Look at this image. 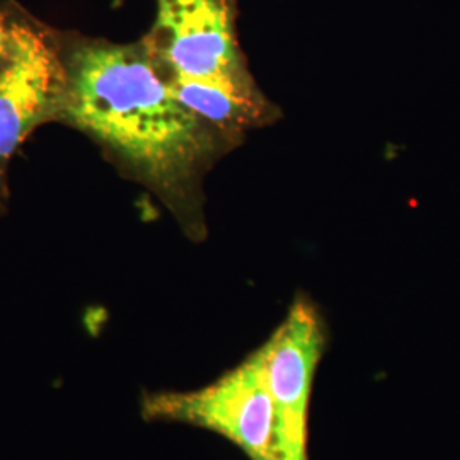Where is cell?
I'll return each instance as SVG.
<instances>
[{
  "label": "cell",
  "instance_id": "cell-6",
  "mask_svg": "<svg viewBox=\"0 0 460 460\" xmlns=\"http://www.w3.org/2000/svg\"><path fill=\"white\" fill-rule=\"evenodd\" d=\"M169 81V79H167ZM182 104L208 123L230 147L252 128L277 119V108L260 96H247L218 84L199 81H169Z\"/></svg>",
  "mask_w": 460,
  "mask_h": 460
},
{
  "label": "cell",
  "instance_id": "cell-1",
  "mask_svg": "<svg viewBox=\"0 0 460 460\" xmlns=\"http://www.w3.org/2000/svg\"><path fill=\"white\" fill-rule=\"evenodd\" d=\"M58 40L66 79L57 119L89 135L171 208L193 215L201 176L229 144L178 99L144 38Z\"/></svg>",
  "mask_w": 460,
  "mask_h": 460
},
{
  "label": "cell",
  "instance_id": "cell-5",
  "mask_svg": "<svg viewBox=\"0 0 460 460\" xmlns=\"http://www.w3.org/2000/svg\"><path fill=\"white\" fill-rule=\"evenodd\" d=\"M7 55L0 62V163L38 125L57 119L66 79L55 34L26 17L7 16Z\"/></svg>",
  "mask_w": 460,
  "mask_h": 460
},
{
  "label": "cell",
  "instance_id": "cell-2",
  "mask_svg": "<svg viewBox=\"0 0 460 460\" xmlns=\"http://www.w3.org/2000/svg\"><path fill=\"white\" fill-rule=\"evenodd\" d=\"M142 416L203 428L229 440L249 460H271L273 397L264 346L199 389L144 395Z\"/></svg>",
  "mask_w": 460,
  "mask_h": 460
},
{
  "label": "cell",
  "instance_id": "cell-4",
  "mask_svg": "<svg viewBox=\"0 0 460 460\" xmlns=\"http://www.w3.org/2000/svg\"><path fill=\"white\" fill-rule=\"evenodd\" d=\"M326 340L319 309L307 296H298L263 343L273 397L271 460H309L311 397Z\"/></svg>",
  "mask_w": 460,
  "mask_h": 460
},
{
  "label": "cell",
  "instance_id": "cell-3",
  "mask_svg": "<svg viewBox=\"0 0 460 460\" xmlns=\"http://www.w3.org/2000/svg\"><path fill=\"white\" fill-rule=\"evenodd\" d=\"M155 2V24L144 40L169 81H199L247 96L263 94L239 45L235 0Z\"/></svg>",
  "mask_w": 460,
  "mask_h": 460
},
{
  "label": "cell",
  "instance_id": "cell-7",
  "mask_svg": "<svg viewBox=\"0 0 460 460\" xmlns=\"http://www.w3.org/2000/svg\"><path fill=\"white\" fill-rule=\"evenodd\" d=\"M7 41H9V28H7V14L0 11V62L7 55Z\"/></svg>",
  "mask_w": 460,
  "mask_h": 460
},
{
  "label": "cell",
  "instance_id": "cell-8",
  "mask_svg": "<svg viewBox=\"0 0 460 460\" xmlns=\"http://www.w3.org/2000/svg\"><path fill=\"white\" fill-rule=\"evenodd\" d=\"M0 198H2V195H0Z\"/></svg>",
  "mask_w": 460,
  "mask_h": 460
}]
</instances>
